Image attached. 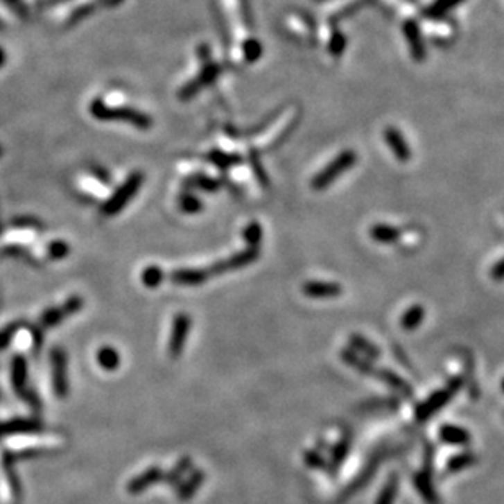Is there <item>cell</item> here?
<instances>
[{
    "mask_svg": "<svg viewBox=\"0 0 504 504\" xmlns=\"http://www.w3.org/2000/svg\"><path fill=\"white\" fill-rule=\"evenodd\" d=\"M90 115L100 121H126L139 130H149L153 126V118L146 113L133 110L130 107H110L100 98L90 103Z\"/></svg>",
    "mask_w": 504,
    "mask_h": 504,
    "instance_id": "6da1fadb",
    "label": "cell"
},
{
    "mask_svg": "<svg viewBox=\"0 0 504 504\" xmlns=\"http://www.w3.org/2000/svg\"><path fill=\"white\" fill-rule=\"evenodd\" d=\"M357 153L352 151V149H346V151L339 153L333 161L329 162L324 169L318 172V174L313 177L311 180V189L316 190V192H321V190H326L331 184H334L336 180L339 179L344 172H347L351 167L357 164Z\"/></svg>",
    "mask_w": 504,
    "mask_h": 504,
    "instance_id": "7a4b0ae2",
    "label": "cell"
},
{
    "mask_svg": "<svg viewBox=\"0 0 504 504\" xmlns=\"http://www.w3.org/2000/svg\"><path fill=\"white\" fill-rule=\"evenodd\" d=\"M144 175L141 172H131L128 179L125 180L123 184L118 187L115 192L110 195V198L105 200L100 207V213L103 216H115L120 213L123 208L128 205L130 200L138 193L141 185H143Z\"/></svg>",
    "mask_w": 504,
    "mask_h": 504,
    "instance_id": "3957f363",
    "label": "cell"
},
{
    "mask_svg": "<svg viewBox=\"0 0 504 504\" xmlns=\"http://www.w3.org/2000/svg\"><path fill=\"white\" fill-rule=\"evenodd\" d=\"M460 387H462V380L455 379L452 380L446 388L437 390V392L431 394L428 399H424V401L416 408V419L422 422L429 419L431 416H434L435 412H439L449 401H451L452 397L457 393V390Z\"/></svg>",
    "mask_w": 504,
    "mask_h": 504,
    "instance_id": "277c9868",
    "label": "cell"
},
{
    "mask_svg": "<svg viewBox=\"0 0 504 504\" xmlns=\"http://www.w3.org/2000/svg\"><path fill=\"white\" fill-rule=\"evenodd\" d=\"M10 376H12V387L18 393V397L25 399L28 405L38 410L40 401L36 398V394L30 390H26V383H28V364H26V358L24 356H15L12 358L10 365Z\"/></svg>",
    "mask_w": 504,
    "mask_h": 504,
    "instance_id": "5b68a950",
    "label": "cell"
},
{
    "mask_svg": "<svg viewBox=\"0 0 504 504\" xmlns=\"http://www.w3.org/2000/svg\"><path fill=\"white\" fill-rule=\"evenodd\" d=\"M190 329H192V318H190V315H187V313H177L174 321H172L169 346H167L169 357L174 358V360L179 358L180 354L184 352Z\"/></svg>",
    "mask_w": 504,
    "mask_h": 504,
    "instance_id": "8992f818",
    "label": "cell"
},
{
    "mask_svg": "<svg viewBox=\"0 0 504 504\" xmlns=\"http://www.w3.org/2000/svg\"><path fill=\"white\" fill-rule=\"evenodd\" d=\"M51 360L53 390L59 398H66L69 394V375H67V356L61 347H54L49 354Z\"/></svg>",
    "mask_w": 504,
    "mask_h": 504,
    "instance_id": "52a82bcc",
    "label": "cell"
},
{
    "mask_svg": "<svg viewBox=\"0 0 504 504\" xmlns=\"http://www.w3.org/2000/svg\"><path fill=\"white\" fill-rule=\"evenodd\" d=\"M82 306H84V298L74 295V297L66 299L62 306L48 308V310L42 315V318H40V328L48 329L53 328V326L61 324L66 318L76 315L77 311L82 310Z\"/></svg>",
    "mask_w": 504,
    "mask_h": 504,
    "instance_id": "ba28073f",
    "label": "cell"
},
{
    "mask_svg": "<svg viewBox=\"0 0 504 504\" xmlns=\"http://www.w3.org/2000/svg\"><path fill=\"white\" fill-rule=\"evenodd\" d=\"M259 254H261L259 247H247V249H244V251L233 254V256L225 259V261H220V262H216V264H213L210 269H208V274L221 275V274H226V272L244 269V267L251 266L252 262L257 261Z\"/></svg>",
    "mask_w": 504,
    "mask_h": 504,
    "instance_id": "9c48e42d",
    "label": "cell"
},
{
    "mask_svg": "<svg viewBox=\"0 0 504 504\" xmlns=\"http://www.w3.org/2000/svg\"><path fill=\"white\" fill-rule=\"evenodd\" d=\"M385 141H387L390 151L394 154V157L401 162H408L411 159V148L408 144V141L405 139V136L401 134V131L394 126H388L385 128Z\"/></svg>",
    "mask_w": 504,
    "mask_h": 504,
    "instance_id": "30bf717a",
    "label": "cell"
},
{
    "mask_svg": "<svg viewBox=\"0 0 504 504\" xmlns=\"http://www.w3.org/2000/svg\"><path fill=\"white\" fill-rule=\"evenodd\" d=\"M303 293L310 298H336L342 295V287L334 281H306L303 285Z\"/></svg>",
    "mask_w": 504,
    "mask_h": 504,
    "instance_id": "8fae6325",
    "label": "cell"
},
{
    "mask_svg": "<svg viewBox=\"0 0 504 504\" xmlns=\"http://www.w3.org/2000/svg\"><path fill=\"white\" fill-rule=\"evenodd\" d=\"M403 33H405L406 40H408V44H410L412 59H415V61H417V62L424 61V59H426V48H424V43H422L421 31H419V28H417L416 21H412V20L405 21V25H403Z\"/></svg>",
    "mask_w": 504,
    "mask_h": 504,
    "instance_id": "7c38bea8",
    "label": "cell"
},
{
    "mask_svg": "<svg viewBox=\"0 0 504 504\" xmlns=\"http://www.w3.org/2000/svg\"><path fill=\"white\" fill-rule=\"evenodd\" d=\"M208 279H210V274L205 269H179L172 272L171 275V280L182 287H197V285L205 284Z\"/></svg>",
    "mask_w": 504,
    "mask_h": 504,
    "instance_id": "4fadbf2b",
    "label": "cell"
},
{
    "mask_svg": "<svg viewBox=\"0 0 504 504\" xmlns=\"http://www.w3.org/2000/svg\"><path fill=\"white\" fill-rule=\"evenodd\" d=\"M415 487L426 504H440L439 494L434 488V481L426 471H417L415 475Z\"/></svg>",
    "mask_w": 504,
    "mask_h": 504,
    "instance_id": "5bb4252c",
    "label": "cell"
},
{
    "mask_svg": "<svg viewBox=\"0 0 504 504\" xmlns=\"http://www.w3.org/2000/svg\"><path fill=\"white\" fill-rule=\"evenodd\" d=\"M439 437L442 442L451 446H465L471 440V435L467 429L455 424H446L439 429Z\"/></svg>",
    "mask_w": 504,
    "mask_h": 504,
    "instance_id": "9a60e30c",
    "label": "cell"
},
{
    "mask_svg": "<svg viewBox=\"0 0 504 504\" xmlns=\"http://www.w3.org/2000/svg\"><path fill=\"white\" fill-rule=\"evenodd\" d=\"M340 358H342L347 365H351L352 369L360 372V374L372 375V376L376 375V369L372 365V362L369 360V358L360 357L356 351H352V349H342V351H340Z\"/></svg>",
    "mask_w": 504,
    "mask_h": 504,
    "instance_id": "2e32d148",
    "label": "cell"
},
{
    "mask_svg": "<svg viewBox=\"0 0 504 504\" xmlns=\"http://www.w3.org/2000/svg\"><path fill=\"white\" fill-rule=\"evenodd\" d=\"M43 424L35 419H15L0 422V435H10V434H20V433H35V431L42 429Z\"/></svg>",
    "mask_w": 504,
    "mask_h": 504,
    "instance_id": "e0dca14e",
    "label": "cell"
},
{
    "mask_svg": "<svg viewBox=\"0 0 504 504\" xmlns=\"http://www.w3.org/2000/svg\"><path fill=\"white\" fill-rule=\"evenodd\" d=\"M370 236L375 243L380 244H394L401 238V231L392 225L376 223L370 228Z\"/></svg>",
    "mask_w": 504,
    "mask_h": 504,
    "instance_id": "ac0fdd59",
    "label": "cell"
},
{
    "mask_svg": "<svg viewBox=\"0 0 504 504\" xmlns=\"http://www.w3.org/2000/svg\"><path fill=\"white\" fill-rule=\"evenodd\" d=\"M375 376H379L380 380H383V383H387L388 387L397 390V392L401 393L403 397H411L412 394V388L397 374V372H393L390 369H376Z\"/></svg>",
    "mask_w": 504,
    "mask_h": 504,
    "instance_id": "d6986e66",
    "label": "cell"
},
{
    "mask_svg": "<svg viewBox=\"0 0 504 504\" xmlns=\"http://www.w3.org/2000/svg\"><path fill=\"white\" fill-rule=\"evenodd\" d=\"M207 159L208 162H211L213 166H216L221 171H228L231 167L243 164V157L238 156V154L225 153L221 149H213V151L207 154Z\"/></svg>",
    "mask_w": 504,
    "mask_h": 504,
    "instance_id": "ffe728a7",
    "label": "cell"
},
{
    "mask_svg": "<svg viewBox=\"0 0 504 504\" xmlns=\"http://www.w3.org/2000/svg\"><path fill=\"white\" fill-rule=\"evenodd\" d=\"M185 189H200L205 192H218L221 189V182L215 177L205 174H193L184 180Z\"/></svg>",
    "mask_w": 504,
    "mask_h": 504,
    "instance_id": "44dd1931",
    "label": "cell"
},
{
    "mask_svg": "<svg viewBox=\"0 0 504 504\" xmlns=\"http://www.w3.org/2000/svg\"><path fill=\"white\" fill-rule=\"evenodd\" d=\"M162 476V471L157 469V467H153V469H149L146 471H143L139 476H136L134 480H131L128 483V493H141L144 492L149 485L156 483V481L161 478Z\"/></svg>",
    "mask_w": 504,
    "mask_h": 504,
    "instance_id": "7402d4cb",
    "label": "cell"
},
{
    "mask_svg": "<svg viewBox=\"0 0 504 504\" xmlns=\"http://www.w3.org/2000/svg\"><path fill=\"white\" fill-rule=\"evenodd\" d=\"M349 344H351L352 351L364 354L365 358H369V360H375V358L380 357V349L376 347L372 340L364 338V336L352 334L351 338H349Z\"/></svg>",
    "mask_w": 504,
    "mask_h": 504,
    "instance_id": "603a6c76",
    "label": "cell"
},
{
    "mask_svg": "<svg viewBox=\"0 0 504 504\" xmlns=\"http://www.w3.org/2000/svg\"><path fill=\"white\" fill-rule=\"evenodd\" d=\"M247 161H249V166H251L254 177H256L259 185H261L262 189H269L270 179H269V175H267L266 167H264V164H262L261 156H259V153L256 151V149H249Z\"/></svg>",
    "mask_w": 504,
    "mask_h": 504,
    "instance_id": "cb8c5ba5",
    "label": "cell"
},
{
    "mask_svg": "<svg viewBox=\"0 0 504 504\" xmlns=\"http://www.w3.org/2000/svg\"><path fill=\"white\" fill-rule=\"evenodd\" d=\"M424 315H426L424 306L421 305L410 306L405 313H403L401 321H399L401 322V328L405 331H415L417 326L424 321Z\"/></svg>",
    "mask_w": 504,
    "mask_h": 504,
    "instance_id": "d4e9b609",
    "label": "cell"
},
{
    "mask_svg": "<svg viewBox=\"0 0 504 504\" xmlns=\"http://www.w3.org/2000/svg\"><path fill=\"white\" fill-rule=\"evenodd\" d=\"M398 488H399V476L397 473L390 475V478L385 481L383 488L376 496L375 504H393L394 499H397L398 494Z\"/></svg>",
    "mask_w": 504,
    "mask_h": 504,
    "instance_id": "484cf974",
    "label": "cell"
},
{
    "mask_svg": "<svg viewBox=\"0 0 504 504\" xmlns=\"http://www.w3.org/2000/svg\"><path fill=\"white\" fill-rule=\"evenodd\" d=\"M465 0H434L429 7L424 8V15L429 18H437L446 15L447 12H451L457 6H460Z\"/></svg>",
    "mask_w": 504,
    "mask_h": 504,
    "instance_id": "4316f807",
    "label": "cell"
},
{
    "mask_svg": "<svg viewBox=\"0 0 504 504\" xmlns=\"http://www.w3.org/2000/svg\"><path fill=\"white\" fill-rule=\"evenodd\" d=\"M97 362L102 369H105L107 372H113L118 369L120 365V354H118L113 347H102L97 352Z\"/></svg>",
    "mask_w": 504,
    "mask_h": 504,
    "instance_id": "83f0119b",
    "label": "cell"
},
{
    "mask_svg": "<svg viewBox=\"0 0 504 504\" xmlns=\"http://www.w3.org/2000/svg\"><path fill=\"white\" fill-rule=\"evenodd\" d=\"M177 205H179L180 210L187 215H195V213L203 210V203L198 197H195L193 193L190 192H182L179 195V200H177Z\"/></svg>",
    "mask_w": 504,
    "mask_h": 504,
    "instance_id": "f1b7e54d",
    "label": "cell"
},
{
    "mask_svg": "<svg viewBox=\"0 0 504 504\" xmlns=\"http://www.w3.org/2000/svg\"><path fill=\"white\" fill-rule=\"evenodd\" d=\"M164 281V272L161 267L149 266L141 272V284L148 288H157Z\"/></svg>",
    "mask_w": 504,
    "mask_h": 504,
    "instance_id": "f546056e",
    "label": "cell"
},
{
    "mask_svg": "<svg viewBox=\"0 0 504 504\" xmlns=\"http://www.w3.org/2000/svg\"><path fill=\"white\" fill-rule=\"evenodd\" d=\"M475 462H476V457L473 455V453L462 452V453H458V455L452 457L451 460L447 462L446 470L449 471V473H457V471L469 469V467L473 465Z\"/></svg>",
    "mask_w": 504,
    "mask_h": 504,
    "instance_id": "4dcf8cb0",
    "label": "cell"
},
{
    "mask_svg": "<svg viewBox=\"0 0 504 504\" xmlns=\"http://www.w3.org/2000/svg\"><path fill=\"white\" fill-rule=\"evenodd\" d=\"M262 236H264V231H262V226L259 225L257 221H251V223H247V226L243 231V238H244V241H246L247 247L261 246Z\"/></svg>",
    "mask_w": 504,
    "mask_h": 504,
    "instance_id": "1f68e13d",
    "label": "cell"
},
{
    "mask_svg": "<svg viewBox=\"0 0 504 504\" xmlns=\"http://www.w3.org/2000/svg\"><path fill=\"white\" fill-rule=\"evenodd\" d=\"M69 251H71L69 244L64 243V241H53V243H49L48 246V257L51 259V261H61V259L67 257Z\"/></svg>",
    "mask_w": 504,
    "mask_h": 504,
    "instance_id": "d6a6232c",
    "label": "cell"
},
{
    "mask_svg": "<svg viewBox=\"0 0 504 504\" xmlns=\"http://www.w3.org/2000/svg\"><path fill=\"white\" fill-rule=\"evenodd\" d=\"M20 326H21V322H13V324H8L7 328H3L2 331H0V351L8 347V344L12 342L13 336L17 334V331Z\"/></svg>",
    "mask_w": 504,
    "mask_h": 504,
    "instance_id": "836d02e7",
    "label": "cell"
},
{
    "mask_svg": "<svg viewBox=\"0 0 504 504\" xmlns=\"http://www.w3.org/2000/svg\"><path fill=\"white\" fill-rule=\"evenodd\" d=\"M13 225H15L17 228H24V229H38V231L44 229L43 223H40L36 218H31V216L15 218V220H13Z\"/></svg>",
    "mask_w": 504,
    "mask_h": 504,
    "instance_id": "e575fe53",
    "label": "cell"
},
{
    "mask_svg": "<svg viewBox=\"0 0 504 504\" xmlns=\"http://www.w3.org/2000/svg\"><path fill=\"white\" fill-rule=\"evenodd\" d=\"M90 172H92V175L95 177V179L98 180V182L107 184V185L112 182V177H110V174H108V171H107V169H103L102 166H97V164L90 166Z\"/></svg>",
    "mask_w": 504,
    "mask_h": 504,
    "instance_id": "d590c367",
    "label": "cell"
},
{
    "mask_svg": "<svg viewBox=\"0 0 504 504\" xmlns=\"http://www.w3.org/2000/svg\"><path fill=\"white\" fill-rule=\"evenodd\" d=\"M202 480H203V473H202V471H200V473L198 475H195L193 476V478L192 480H190L189 481V483H187V487H185L184 489H182V493H180V498H189L190 496V494H192L193 493V487H195V485H200V483H202Z\"/></svg>",
    "mask_w": 504,
    "mask_h": 504,
    "instance_id": "8d00e7d4",
    "label": "cell"
},
{
    "mask_svg": "<svg viewBox=\"0 0 504 504\" xmlns=\"http://www.w3.org/2000/svg\"><path fill=\"white\" fill-rule=\"evenodd\" d=\"M347 451H349V439L340 440L339 446L334 449V460H336V462H340V460H342V458L346 457Z\"/></svg>",
    "mask_w": 504,
    "mask_h": 504,
    "instance_id": "74e56055",
    "label": "cell"
},
{
    "mask_svg": "<svg viewBox=\"0 0 504 504\" xmlns=\"http://www.w3.org/2000/svg\"><path fill=\"white\" fill-rule=\"evenodd\" d=\"M492 277L496 281H503L504 280V257L501 259V261L496 262V264L493 266L492 269Z\"/></svg>",
    "mask_w": 504,
    "mask_h": 504,
    "instance_id": "f35d334b",
    "label": "cell"
},
{
    "mask_svg": "<svg viewBox=\"0 0 504 504\" xmlns=\"http://www.w3.org/2000/svg\"><path fill=\"white\" fill-rule=\"evenodd\" d=\"M501 390L504 392V379H503V383H501Z\"/></svg>",
    "mask_w": 504,
    "mask_h": 504,
    "instance_id": "ab89813d",
    "label": "cell"
},
{
    "mask_svg": "<svg viewBox=\"0 0 504 504\" xmlns=\"http://www.w3.org/2000/svg\"><path fill=\"white\" fill-rule=\"evenodd\" d=\"M2 153H3V149H2V148H0V156H2Z\"/></svg>",
    "mask_w": 504,
    "mask_h": 504,
    "instance_id": "60d3db41",
    "label": "cell"
},
{
    "mask_svg": "<svg viewBox=\"0 0 504 504\" xmlns=\"http://www.w3.org/2000/svg\"><path fill=\"white\" fill-rule=\"evenodd\" d=\"M0 229H2V226H0Z\"/></svg>",
    "mask_w": 504,
    "mask_h": 504,
    "instance_id": "b9f144b4",
    "label": "cell"
},
{
    "mask_svg": "<svg viewBox=\"0 0 504 504\" xmlns=\"http://www.w3.org/2000/svg\"><path fill=\"white\" fill-rule=\"evenodd\" d=\"M0 398H2V394H0Z\"/></svg>",
    "mask_w": 504,
    "mask_h": 504,
    "instance_id": "7bdbcfd3",
    "label": "cell"
}]
</instances>
